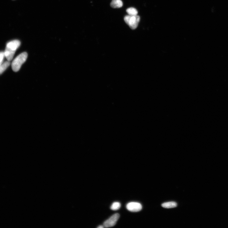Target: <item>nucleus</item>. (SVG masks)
I'll list each match as a JSON object with an SVG mask.
<instances>
[{"mask_svg":"<svg viewBox=\"0 0 228 228\" xmlns=\"http://www.w3.org/2000/svg\"><path fill=\"white\" fill-rule=\"evenodd\" d=\"M126 11L128 15L130 16H136L138 13V11L137 9L133 7L128 8Z\"/></svg>","mask_w":228,"mask_h":228,"instance_id":"1a4fd4ad","label":"nucleus"},{"mask_svg":"<svg viewBox=\"0 0 228 228\" xmlns=\"http://www.w3.org/2000/svg\"><path fill=\"white\" fill-rule=\"evenodd\" d=\"M5 57L4 52H0V65L3 63V61Z\"/></svg>","mask_w":228,"mask_h":228,"instance_id":"9b49d317","label":"nucleus"},{"mask_svg":"<svg viewBox=\"0 0 228 228\" xmlns=\"http://www.w3.org/2000/svg\"><path fill=\"white\" fill-rule=\"evenodd\" d=\"M10 64V61H7L4 63H3L0 65V75H1L8 68V67H9Z\"/></svg>","mask_w":228,"mask_h":228,"instance_id":"0eeeda50","label":"nucleus"},{"mask_svg":"<svg viewBox=\"0 0 228 228\" xmlns=\"http://www.w3.org/2000/svg\"><path fill=\"white\" fill-rule=\"evenodd\" d=\"M125 22L132 30H135L138 27L140 21V17L138 15L125 16L124 18Z\"/></svg>","mask_w":228,"mask_h":228,"instance_id":"7ed1b4c3","label":"nucleus"},{"mask_svg":"<svg viewBox=\"0 0 228 228\" xmlns=\"http://www.w3.org/2000/svg\"><path fill=\"white\" fill-rule=\"evenodd\" d=\"M127 208L129 210L132 212H138L142 209L141 204L137 202H130L127 204Z\"/></svg>","mask_w":228,"mask_h":228,"instance_id":"39448f33","label":"nucleus"},{"mask_svg":"<svg viewBox=\"0 0 228 228\" xmlns=\"http://www.w3.org/2000/svg\"><path fill=\"white\" fill-rule=\"evenodd\" d=\"M20 44V41L17 40L11 41L7 43L4 53L7 61H10L13 59L17 49Z\"/></svg>","mask_w":228,"mask_h":228,"instance_id":"f257e3e1","label":"nucleus"},{"mask_svg":"<svg viewBox=\"0 0 228 228\" xmlns=\"http://www.w3.org/2000/svg\"><path fill=\"white\" fill-rule=\"evenodd\" d=\"M123 5L121 0H113L110 4L111 7L114 8H118L121 7Z\"/></svg>","mask_w":228,"mask_h":228,"instance_id":"423d86ee","label":"nucleus"},{"mask_svg":"<svg viewBox=\"0 0 228 228\" xmlns=\"http://www.w3.org/2000/svg\"><path fill=\"white\" fill-rule=\"evenodd\" d=\"M104 227L103 226H103L100 225V226H98L97 227V228H104Z\"/></svg>","mask_w":228,"mask_h":228,"instance_id":"f8f14e48","label":"nucleus"},{"mask_svg":"<svg viewBox=\"0 0 228 228\" xmlns=\"http://www.w3.org/2000/svg\"><path fill=\"white\" fill-rule=\"evenodd\" d=\"M121 204L119 202H115L113 203L111 206V209L113 210H117L120 208Z\"/></svg>","mask_w":228,"mask_h":228,"instance_id":"9d476101","label":"nucleus"},{"mask_svg":"<svg viewBox=\"0 0 228 228\" xmlns=\"http://www.w3.org/2000/svg\"><path fill=\"white\" fill-rule=\"evenodd\" d=\"M28 54L24 52L18 55L13 61L11 67L14 72L18 71L22 65L27 59Z\"/></svg>","mask_w":228,"mask_h":228,"instance_id":"f03ea898","label":"nucleus"},{"mask_svg":"<svg viewBox=\"0 0 228 228\" xmlns=\"http://www.w3.org/2000/svg\"><path fill=\"white\" fill-rule=\"evenodd\" d=\"M177 203L175 202H173V201L165 203L162 204V206L163 207L166 209L174 208V207H177Z\"/></svg>","mask_w":228,"mask_h":228,"instance_id":"6e6552de","label":"nucleus"},{"mask_svg":"<svg viewBox=\"0 0 228 228\" xmlns=\"http://www.w3.org/2000/svg\"><path fill=\"white\" fill-rule=\"evenodd\" d=\"M119 215L118 213H116L106 221L103 224V226L105 227H110L114 226L116 224L119 217Z\"/></svg>","mask_w":228,"mask_h":228,"instance_id":"20e7f679","label":"nucleus"}]
</instances>
